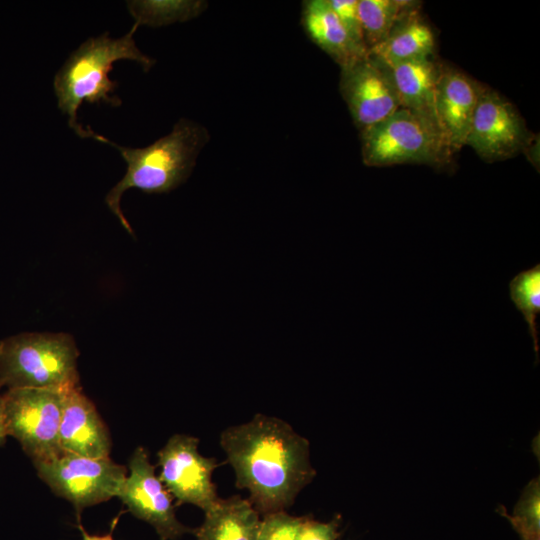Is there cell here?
Returning <instances> with one entry per match:
<instances>
[{
	"label": "cell",
	"instance_id": "6da1fadb",
	"mask_svg": "<svg viewBox=\"0 0 540 540\" xmlns=\"http://www.w3.org/2000/svg\"><path fill=\"white\" fill-rule=\"evenodd\" d=\"M221 446L260 515L285 511L316 475L309 442L276 417L257 414L251 421L226 429Z\"/></svg>",
	"mask_w": 540,
	"mask_h": 540
},
{
	"label": "cell",
	"instance_id": "7a4b0ae2",
	"mask_svg": "<svg viewBox=\"0 0 540 540\" xmlns=\"http://www.w3.org/2000/svg\"><path fill=\"white\" fill-rule=\"evenodd\" d=\"M91 138L116 148L127 163L126 174L109 191L105 201L124 229L133 235L120 207L124 192L137 188L146 193H166L177 188L190 176L209 133L204 126L181 118L168 135L144 148L122 147L95 132Z\"/></svg>",
	"mask_w": 540,
	"mask_h": 540
},
{
	"label": "cell",
	"instance_id": "3957f363",
	"mask_svg": "<svg viewBox=\"0 0 540 540\" xmlns=\"http://www.w3.org/2000/svg\"><path fill=\"white\" fill-rule=\"evenodd\" d=\"M138 26L134 23L130 31L118 39L110 38L108 32L89 38L55 75L53 85L58 108L68 116V125L78 136L89 138L92 132L77 122V111L83 101L104 102L113 107L122 104L119 97L109 95L118 87L108 76L116 61H135L146 72L154 65L155 59L143 54L135 44L133 36Z\"/></svg>",
	"mask_w": 540,
	"mask_h": 540
},
{
	"label": "cell",
	"instance_id": "277c9868",
	"mask_svg": "<svg viewBox=\"0 0 540 540\" xmlns=\"http://www.w3.org/2000/svg\"><path fill=\"white\" fill-rule=\"evenodd\" d=\"M78 349L63 333H21L0 341V387L65 392L79 386Z\"/></svg>",
	"mask_w": 540,
	"mask_h": 540
},
{
	"label": "cell",
	"instance_id": "5b68a950",
	"mask_svg": "<svg viewBox=\"0 0 540 540\" xmlns=\"http://www.w3.org/2000/svg\"><path fill=\"white\" fill-rule=\"evenodd\" d=\"M360 140L367 166L413 163L442 168L453 155L436 126L405 108L361 131Z\"/></svg>",
	"mask_w": 540,
	"mask_h": 540
},
{
	"label": "cell",
	"instance_id": "8992f818",
	"mask_svg": "<svg viewBox=\"0 0 540 540\" xmlns=\"http://www.w3.org/2000/svg\"><path fill=\"white\" fill-rule=\"evenodd\" d=\"M7 436L14 437L33 463L62 453L59 428L62 393L34 388L7 389L2 394Z\"/></svg>",
	"mask_w": 540,
	"mask_h": 540
},
{
	"label": "cell",
	"instance_id": "52a82bcc",
	"mask_svg": "<svg viewBox=\"0 0 540 540\" xmlns=\"http://www.w3.org/2000/svg\"><path fill=\"white\" fill-rule=\"evenodd\" d=\"M33 464L50 489L70 501L77 511L117 497L128 474L125 466L109 457L61 453L48 461Z\"/></svg>",
	"mask_w": 540,
	"mask_h": 540
},
{
	"label": "cell",
	"instance_id": "ba28073f",
	"mask_svg": "<svg viewBox=\"0 0 540 540\" xmlns=\"http://www.w3.org/2000/svg\"><path fill=\"white\" fill-rule=\"evenodd\" d=\"M534 137L515 106L495 90L484 87L465 145L491 163L527 152Z\"/></svg>",
	"mask_w": 540,
	"mask_h": 540
},
{
	"label": "cell",
	"instance_id": "9c48e42d",
	"mask_svg": "<svg viewBox=\"0 0 540 540\" xmlns=\"http://www.w3.org/2000/svg\"><path fill=\"white\" fill-rule=\"evenodd\" d=\"M196 437L173 435L158 452L159 479L179 504H192L204 512L220 499L212 474L219 465L215 458L202 456Z\"/></svg>",
	"mask_w": 540,
	"mask_h": 540
},
{
	"label": "cell",
	"instance_id": "30bf717a",
	"mask_svg": "<svg viewBox=\"0 0 540 540\" xmlns=\"http://www.w3.org/2000/svg\"><path fill=\"white\" fill-rule=\"evenodd\" d=\"M117 497L135 517L150 524L160 540H174L194 531L177 519L173 497L156 476L155 466L143 447L133 452Z\"/></svg>",
	"mask_w": 540,
	"mask_h": 540
},
{
	"label": "cell",
	"instance_id": "8fae6325",
	"mask_svg": "<svg viewBox=\"0 0 540 540\" xmlns=\"http://www.w3.org/2000/svg\"><path fill=\"white\" fill-rule=\"evenodd\" d=\"M340 92L360 132L401 108L389 67L369 55L341 68Z\"/></svg>",
	"mask_w": 540,
	"mask_h": 540
},
{
	"label": "cell",
	"instance_id": "7c38bea8",
	"mask_svg": "<svg viewBox=\"0 0 540 540\" xmlns=\"http://www.w3.org/2000/svg\"><path fill=\"white\" fill-rule=\"evenodd\" d=\"M485 86L463 72L439 64L434 107L440 131L454 154L466 143Z\"/></svg>",
	"mask_w": 540,
	"mask_h": 540
},
{
	"label": "cell",
	"instance_id": "4fadbf2b",
	"mask_svg": "<svg viewBox=\"0 0 540 540\" xmlns=\"http://www.w3.org/2000/svg\"><path fill=\"white\" fill-rule=\"evenodd\" d=\"M59 443L62 453L91 458L109 457V431L80 386L62 393Z\"/></svg>",
	"mask_w": 540,
	"mask_h": 540
},
{
	"label": "cell",
	"instance_id": "5bb4252c",
	"mask_svg": "<svg viewBox=\"0 0 540 540\" xmlns=\"http://www.w3.org/2000/svg\"><path fill=\"white\" fill-rule=\"evenodd\" d=\"M415 1H409L388 37L368 51V55L386 65L420 58H431L435 37L421 18Z\"/></svg>",
	"mask_w": 540,
	"mask_h": 540
},
{
	"label": "cell",
	"instance_id": "9a60e30c",
	"mask_svg": "<svg viewBox=\"0 0 540 540\" xmlns=\"http://www.w3.org/2000/svg\"><path fill=\"white\" fill-rule=\"evenodd\" d=\"M301 24L310 40L341 68L368 55L350 39L328 0L304 1Z\"/></svg>",
	"mask_w": 540,
	"mask_h": 540
},
{
	"label": "cell",
	"instance_id": "2e32d148",
	"mask_svg": "<svg viewBox=\"0 0 540 540\" xmlns=\"http://www.w3.org/2000/svg\"><path fill=\"white\" fill-rule=\"evenodd\" d=\"M391 71L401 108L429 121L439 130L435 113V82L439 64L431 58L387 65Z\"/></svg>",
	"mask_w": 540,
	"mask_h": 540
},
{
	"label": "cell",
	"instance_id": "e0dca14e",
	"mask_svg": "<svg viewBox=\"0 0 540 540\" xmlns=\"http://www.w3.org/2000/svg\"><path fill=\"white\" fill-rule=\"evenodd\" d=\"M261 517L248 499H219L194 530L197 540H257Z\"/></svg>",
	"mask_w": 540,
	"mask_h": 540
},
{
	"label": "cell",
	"instance_id": "ac0fdd59",
	"mask_svg": "<svg viewBox=\"0 0 540 540\" xmlns=\"http://www.w3.org/2000/svg\"><path fill=\"white\" fill-rule=\"evenodd\" d=\"M127 3L135 23L151 27L188 21L200 15L207 8V2L200 0H151L128 1Z\"/></svg>",
	"mask_w": 540,
	"mask_h": 540
},
{
	"label": "cell",
	"instance_id": "d6986e66",
	"mask_svg": "<svg viewBox=\"0 0 540 540\" xmlns=\"http://www.w3.org/2000/svg\"><path fill=\"white\" fill-rule=\"evenodd\" d=\"M408 2L358 0V14L367 51L385 41Z\"/></svg>",
	"mask_w": 540,
	"mask_h": 540
},
{
	"label": "cell",
	"instance_id": "ffe728a7",
	"mask_svg": "<svg viewBox=\"0 0 540 540\" xmlns=\"http://www.w3.org/2000/svg\"><path fill=\"white\" fill-rule=\"evenodd\" d=\"M509 295L523 315L528 331L538 356V325L537 317L540 313V265L519 272L509 283Z\"/></svg>",
	"mask_w": 540,
	"mask_h": 540
},
{
	"label": "cell",
	"instance_id": "44dd1931",
	"mask_svg": "<svg viewBox=\"0 0 540 540\" xmlns=\"http://www.w3.org/2000/svg\"><path fill=\"white\" fill-rule=\"evenodd\" d=\"M539 483L533 481L518 502L513 516L505 515L520 538L540 537Z\"/></svg>",
	"mask_w": 540,
	"mask_h": 540
},
{
	"label": "cell",
	"instance_id": "7402d4cb",
	"mask_svg": "<svg viewBox=\"0 0 540 540\" xmlns=\"http://www.w3.org/2000/svg\"><path fill=\"white\" fill-rule=\"evenodd\" d=\"M303 517L279 511L263 515L257 540H296Z\"/></svg>",
	"mask_w": 540,
	"mask_h": 540
},
{
	"label": "cell",
	"instance_id": "603a6c76",
	"mask_svg": "<svg viewBox=\"0 0 540 540\" xmlns=\"http://www.w3.org/2000/svg\"><path fill=\"white\" fill-rule=\"evenodd\" d=\"M353 43L368 53L358 14V0H328Z\"/></svg>",
	"mask_w": 540,
	"mask_h": 540
},
{
	"label": "cell",
	"instance_id": "cb8c5ba5",
	"mask_svg": "<svg viewBox=\"0 0 540 540\" xmlns=\"http://www.w3.org/2000/svg\"><path fill=\"white\" fill-rule=\"evenodd\" d=\"M339 525L338 516L329 522H320L304 516L296 540H337L340 536Z\"/></svg>",
	"mask_w": 540,
	"mask_h": 540
},
{
	"label": "cell",
	"instance_id": "d4e9b609",
	"mask_svg": "<svg viewBox=\"0 0 540 540\" xmlns=\"http://www.w3.org/2000/svg\"><path fill=\"white\" fill-rule=\"evenodd\" d=\"M81 534H82V540H114L112 535L110 533L104 534V535H95V534H89L82 525H79Z\"/></svg>",
	"mask_w": 540,
	"mask_h": 540
},
{
	"label": "cell",
	"instance_id": "484cf974",
	"mask_svg": "<svg viewBox=\"0 0 540 540\" xmlns=\"http://www.w3.org/2000/svg\"><path fill=\"white\" fill-rule=\"evenodd\" d=\"M1 389V387H0ZM7 438L4 416H3V407H2V394L0 393V446L4 444Z\"/></svg>",
	"mask_w": 540,
	"mask_h": 540
},
{
	"label": "cell",
	"instance_id": "4316f807",
	"mask_svg": "<svg viewBox=\"0 0 540 540\" xmlns=\"http://www.w3.org/2000/svg\"><path fill=\"white\" fill-rule=\"evenodd\" d=\"M521 540H540V537L521 538Z\"/></svg>",
	"mask_w": 540,
	"mask_h": 540
}]
</instances>
